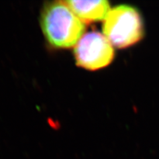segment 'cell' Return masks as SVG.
<instances>
[{
  "mask_svg": "<svg viewBox=\"0 0 159 159\" xmlns=\"http://www.w3.org/2000/svg\"><path fill=\"white\" fill-rule=\"evenodd\" d=\"M40 24L49 45L57 49L75 46L86 30V24L64 1L50 2L44 5Z\"/></svg>",
  "mask_w": 159,
  "mask_h": 159,
  "instance_id": "6da1fadb",
  "label": "cell"
},
{
  "mask_svg": "<svg viewBox=\"0 0 159 159\" xmlns=\"http://www.w3.org/2000/svg\"><path fill=\"white\" fill-rule=\"evenodd\" d=\"M73 13L84 23L104 20L110 10L107 1H64Z\"/></svg>",
  "mask_w": 159,
  "mask_h": 159,
  "instance_id": "277c9868",
  "label": "cell"
},
{
  "mask_svg": "<svg viewBox=\"0 0 159 159\" xmlns=\"http://www.w3.org/2000/svg\"><path fill=\"white\" fill-rule=\"evenodd\" d=\"M102 29L103 35L117 48L135 45L145 33L140 12L129 5H120L109 10L103 20Z\"/></svg>",
  "mask_w": 159,
  "mask_h": 159,
  "instance_id": "7a4b0ae2",
  "label": "cell"
},
{
  "mask_svg": "<svg viewBox=\"0 0 159 159\" xmlns=\"http://www.w3.org/2000/svg\"><path fill=\"white\" fill-rule=\"evenodd\" d=\"M74 56L77 65L89 70L107 66L114 58L113 46L98 31L84 33L74 46Z\"/></svg>",
  "mask_w": 159,
  "mask_h": 159,
  "instance_id": "3957f363",
  "label": "cell"
}]
</instances>
